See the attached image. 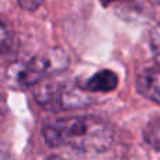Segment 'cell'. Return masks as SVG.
Instances as JSON below:
<instances>
[{"label":"cell","instance_id":"8","mask_svg":"<svg viewBox=\"0 0 160 160\" xmlns=\"http://www.w3.org/2000/svg\"><path fill=\"white\" fill-rule=\"evenodd\" d=\"M45 0H17L18 6L25 11H37Z\"/></svg>","mask_w":160,"mask_h":160},{"label":"cell","instance_id":"3","mask_svg":"<svg viewBox=\"0 0 160 160\" xmlns=\"http://www.w3.org/2000/svg\"><path fill=\"white\" fill-rule=\"evenodd\" d=\"M83 86L69 79L44 80L34 88L32 97L41 107L49 111H72L87 107L91 98Z\"/></svg>","mask_w":160,"mask_h":160},{"label":"cell","instance_id":"6","mask_svg":"<svg viewBox=\"0 0 160 160\" xmlns=\"http://www.w3.org/2000/svg\"><path fill=\"white\" fill-rule=\"evenodd\" d=\"M143 139L150 148L160 152V117H155L145 125Z\"/></svg>","mask_w":160,"mask_h":160},{"label":"cell","instance_id":"5","mask_svg":"<svg viewBox=\"0 0 160 160\" xmlns=\"http://www.w3.org/2000/svg\"><path fill=\"white\" fill-rule=\"evenodd\" d=\"M118 86V76L110 69H102L87 79L83 87L90 93H111Z\"/></svg>","mask_w":160,"mask_h":160},{"label":"cell","instance_id":"10","mask_svg":"<svg viewBox=\"0 0 160 160\" xmlns=\"http://www.w3.org/2000/svg\"><path fill=\"white\" fill-rule=\"evenodd\" d=\"M155 2H158V3H160V0H155Z\"/></svg>","mask_w":160,"mask_h":160},{"label":"cell","instance_id":"2","mask_svg":"<svg viewBox=\"0 0 160 160\" xmlns=\"http://www.w3.org/2000/svg\"><path fill=\"white\" fill-rule=\"evenodd\" d=\"M69 65L62 49H49L28 61L14 62L6 70V82L11 88H30L65 70Z\"/></svg>","mask_w":160,"mask_h":160},{"label":"cell","instance_id":"9","mask_svg":"<svg viewBox=\"0 0 160 160\" xmlns=\"http://www.w3.org/2000/svg\"><path fill=\"white\" fill-rule=\"evenodd\" d=\"M100 2H101V4L104 6V7H107V6L110 4V3H112V2H117V0H100Z\"/></svg>","mask_w":160,"mask_h":160},{"label":"cell","instance_id":"4","mask_svg":"<svg viewBox=\"0 0 160 160\" xmlns=\"http://www.w3.org/2000/svg\"><path fill=\"white\" fill-rule=\"evenodd\" d=\"M136 90L160 105V70L146 69L136 78Z\"/></svg>","mask_w":160,"mask_h":160},{"label":"cell","instance_id":"1","mask_svg":"<svg viewBox=\"0 0 160 160\" xmlns=\"http://www.w3.org/2000/svg\"><path fill=\"white\" fill-rule=\"evenodd\" d=\"M45 143L55 150L78 155H100L112 146L114 128L94 115L62 117L42 128Z\"/></svg>","mask_w":160,"mask_h":160},{"label":"cell","instance_id":"7","mask_svg":"<svg viewBox=\"0 0 160 160\" xmlns=\"http://www.w3.org/2000/svg\"><path fill=\"white\" fill-rule=\"evenodd\" d=\"M149 44H150V51H152L153 58H155L156 63L160 66V24L153 27V30L150 31Z\"/></svg>","mask_w":160,"mask_h":160}]
</instances>
